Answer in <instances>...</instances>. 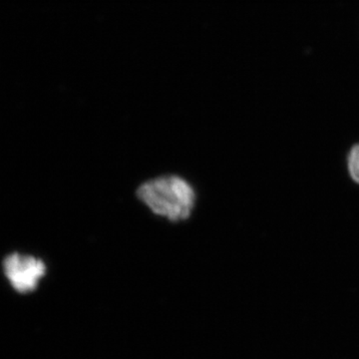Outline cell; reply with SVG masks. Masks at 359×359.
I'll return each mask as SVG.
<instances>
[{
    "label": "cell",
    "instance_id": "7a4b0ae2",
    "mask_svg": "<svg viewBox=\"0 0 359 359\" xmlns=\"http://www.w3.org/2000/svg\"><path fill=\"white\" fill-rule=\"evenodd\" d=\"M4 271L16 292L28 294L39 287L46 273V264L37 257L15 252L4 259Z\"/></svg>",
    "mask_w": 359,
    "mask_h": 359
},
{
    "label": "cell",
    "instance_id": "6da1fadb",
    "mask_svg": "<svg viewBox=\"0 0 359 359\" xmlns=\"http://www.w3.org/2000/svg\"><path fill=\"white\" fill-rule=\"evenodd\" d=\"M137 197L154 214L171 222L190 218L196 203V193L182 177H158L142 184Z\"/></svg>",
    "mask_w": 359,
    "mask_h": 359
},
{
    "label": "cell",
    "instance_id": "3957f363",
    "mask_svg": "<svg viewBox=\"0 0 359 359\" xmlns=\"http://www.w3.org/2000/svg\"><path fill=\"white\" fill-rule=\"evenodd\" d=\"M347 163H348V171L351 178L359 184V144L351 149Z\"/></svg>",
    "mask_w": 359,
    "mask_h": 359
}]
</instances>
